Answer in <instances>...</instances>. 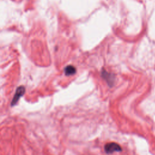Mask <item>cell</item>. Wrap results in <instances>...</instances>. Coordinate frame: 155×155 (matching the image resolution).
I'll list each match as a JSON object with an SVG mask.
<instances>
[{
	"mask_svg": "<svg viewBox=\"0 0 155 155\" xmlns=\"http://www.w3.org/2000/svg\"><path fill=\"white\" fill-rule=\"evenodd\" d=\"M105 152L107 154H112L114 152H119L122 151L121 146L116 142H109L104 146Z\"/></svg>",
	"mask_w": 155,
	"mask_h": 155,
	"instance_id": "6da1fadb",
	"label": "cell"
},
{
	"mask_svg": "<svg viewBox=\"0 0 155 155\" xmlns=\"http://www.w3.org/2000/svg\"><path fill=\"white\" fill-rule=\"evenodd\" d=\"M25 91H26L25 87L24 86H20L17 88L14 96L12 99V101L11 102V106H14L15 105L17 104L19 100L23 96L24 93H25Z\"/></svg>",
	"mask_w": 155,
	"mask_h": 155,
	"instance_id": "7a4b0ae2",
	"label": "cell"
},
{
	"mask_svg": "<svg viewBox=\"0 0 155 155\" xmlns=\"http://www.w3.org/2000/svg\"><path fill=\"white\" fill-rule=\"evenodd\" d=\"M101 76L106 81V82L107 83L109 86L111 87L113 85L115 78V76L112 75V73H109L105 70H102V71L101 72Z\"/></svg>",
	"mask_w": 155,
	"mask_h": 155,
	"instance_id": "3957f363",
	"label": "cell"
},
{
	"mask_svg": "<svg viewBox=\"0 0 155 155\" xmlns=\"http://www.w3.org/2000/svg\"><path fill=\"white\" fill-rule=\"evenodd\" d=\"M76 72V68L74 66H71V65L67 66L64 69V73L66 76L73 75L74 74H75Z\"/></svg>",
	"mask_w": 155,
	"mask_h": 155,
	"instance_id": "277c9868",
	"label": "cell"
}]
</instances>
